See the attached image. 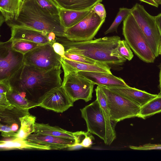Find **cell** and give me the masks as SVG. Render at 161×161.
I'll return each instance as SVG.
<instances>
[{
    "label": "cell",
    "instance_id": "cell-23",
    "mask_svg": "<svg viewBox=\"0 0 161 161\" xmlns=\"http://www.w3.org/2000/svg\"><path fill=\"white\" fill-rule=\"evenodd\" d=\"M34 128V133L75 140L74 132L67 131L58 126L35 123Z\"/></svg>",
    "mask_w": 161,
    "mask_h": 161
},
{
    "label": "cell",
    "instance_id": "cell-35",
    "mask_svg": "<svg viewBox=\"0 0 161 161\" xmlns=\"http://www.w3.org/2000/svg\"><path fill=\"white\" fill-rule=\"evenodd\" d=\"M92 9L102 19H105L106 13L103 4L100 3H98Z\"/></svg>",
    "mask_w": 161,
    "mask_h": 161
},
{
    "label": "cell",
    "instance_id": "cell-17",
    "mask_svg": "<svg viewBox=\"0 0 161 161\" xmlns=\"http://www.w3.org/2000/svg\"><path fill=\"white\" fill-rule=\"evenodd\" d=\"M10 28L11 37L9 39L10 41L25 40L41 45L50 43L47 37L48 32L24 27Z\"/></svg>",
    "mask_w": 161,
    "mask_h": 161
},
{
    "label": "cell",
    "instance_id": "cell-5",
    "mask_svg": "<svg viewBox=\"0 0 161 161\" xmlns=\"http://www.w3.org/2000/svg\"><path fill=\"white\" fill-rule=\"evenodd\" d=\"M131 14L146 38L155 57L159 54L161 34L155 16L149 14L144 6L136 3L131 8Z\"/></svg>",
    "mask_w": 161,
    "mask_h": 161
},
{
    "label": "cell",
    "instance_id": "cell-32",
    "mask_svg": "<svg viewBox=\"0 0 161 161\" xmlns=\"http://www.w3.org/2000/svg\"><path fill=\"white\" fill-rule=\"evenodd\" d=\"M117 49L119 53L126 59L130 61L133 58L132 52L125 40H120L119 41Z\"/></svg>",
    "mask_w": 161,
    "mask_h": 161
},
{
    "label": "cell",
    "instance_id": "cell-46",
    "mask_svg": "<svg viewBox=\"0 0 161 161\" xmlns=\"http://www.w3.org/2000/svg\"></svg>",
    "mask_w": 161,
    "mask_h": 161
},
{
    "label": "cell",
    "instance_id": "cell-14",
    "mask_svg": "<svg viewBox=\"0 0 161 161\" xmlns=\"http://www.w3.org/2000/svg\"><path fill=\"white\" fill-rule=\"evenodd\" d=\"M78 73L90 80L95 85L106 87H128L129 86L120 77L112 74L99 72L80 71Z\"/></svg>",
    "mask_w": 161,
    "mask_h": 161
},
{
    "label": "cell",
    "instance_id": "cell-8",
    "mask_svg": "<svg viewBox=\"0 0 161 161\" xmlns=\"http://www.w3.org/2000/svg\"><path fill=\"white\" fill-rule=\"evenodd\" d=\"M61 57L50 43L42 45L24 54L23 64L39 69L50 70L61 67Z\"/></svg>",
    "mask_w": 161,
    "mask_h": 161
},
{
    "label": "cell",
    "instance_id": "cell-10",
    "mask_svg": "<svg viewBox=\"0 0 161 161\" xmlns=\"http://www.w3.org/2000/svg\"><path fill=\"white\" fill-rule=\"evenodd\" d=\"M9 40L0 43V80H8L23 64L24 54L13 49Z\"/></svg>",
    "mask_w": 161,
    "mask_h": 161
},
{
    "label": "cell",
    "instance_id": "cell-44",
    "mask_svg": "<svg viewBox=\"0 0 161 161\" xmlns=\"http://www.w3.org/2000/svg\"><path fill=\"white\" fill-rule=\"evenodd\" d=\"M159 55H161V43L159 49Z\"/></svg>",
    "mask_w": 161,
    "mask_h": 161
},
{
    "label": "cell",
    "instance_id": "cell-29",
    "mask_svg": "<svg viewBox=\"0 0 161 161\" xmlns=\"http://www.w3.org/2000/svg\"><path fill=\"white\" fill-rule=\"evenodd\" d=\"M131 13V8H120L114 20L109 27L104 32V34L106 35L114 32H117L119 25Z\"/></svg>",
    "mask_w": 161,
    "mask_h": 161
},
{
    "label": "cell",
    "instance_id": "cell-11",
    "mask_svg": "<svg viewBox=\"0 0 161 161\" xmlns=\"http://www.w3.org/2000/svg\"><path fill=\"white\" fill-rule=\"evenodd\" d=\"M29 114V109L20 108L11 105L0 106L1 136L4 137H15L21 126L20 118Z\"/></svg>",
    "mask_w": 161,
    "mask_h": 161
},
{
    "label": "cell",
    "instance_id": "cell-4",
    "mask_svg": "<svg viewBox=\"0 0 161 161\" xmlns=\"http://www.w3.org/2000/svg\"><path fill=\"white\" fill-rule=\"evenodd\" d=\"M123 35L134 53L142 61L153 63L156 57L131 13L123 21Z\"/></svg>",
    "mask_w": 161,
    "mask_h": 161
},
{
    "label": "cell",
    "instance_id": "cell-19",
    "mask_svg": "<svg viewBox=\"0 0 161 161\" xmlns=\"http://www.w3.org/2000/svg\"><path fill=\"white\" fill-rule=\"evenodd\" d=\"M106 87L127 98L141 107L154 98L157 95L152 94L130 86L128 87Z\"/></svg>",
    "mask_w": 161,
    "mask_h": 161
},
{
    "label": "cell",
    "instance_id": "cell-37",
    "mask_svg": "<svg viewBox=\"0 0 161 161\" xmlns=\"http://www.w3.org/2000/svg\"><path fill=\"white\" fill-rule=\"evenodd\" d=\"M7 93H0V106L7 107L11 105L6 96Z\"/></svg>",
    "mask_w": 161,
    "mask_h": 161
},
{
    "label": "cell",
    "instance_id": "cell-9",
    "mask_svg": "<svg viewBox=\"0 0 161 161\" xmlns=\"http://www.w3.org/2000/svg\"><path fill=\"white\" fill-rule=\"evenodd\" d=\"M105 20L92 9L90 13L78 23L66 29L65 37L74 42L92 40Z\"/></svg>",
    "mask_w": 161,
    "mask_h": 161
},
{
    "label": "cell",
    "instance_id": "cell-45",
    "mask_svg": "<svg viewBox=\"0 0 161 161\" xmlns=\"http://www.w3.org/2000/svg\"><path fill=\"white\" fill-rule=\"evenodd\" d=\"M22 2V1L23 0H20Z\"/></svg>",
    "mask_w": 161,
    "mask_h": 161
},
{
    "label": "cell",
    "instance_id": "cell-12",
    "mask_svg": "<svg viewBox=\"0 0 161 161\" xmlns=\"http://www.w3.org/2000/svg\"><path fill=\"white\" fill-rule=\"evenodd\" d=\"M81 117L85 120L87 131L106 142L105 122L98 101L96 99L80 109Z\"/></svg>",
    "mask_w": 161,
    "mask_h": 161
},
{
    "label": "cell",
    "instance_id": "cell-40",
    "mask_svg": "<svg viewBox=\"0 0 161 161\" xmlns=\"http://www.w3.org/2000/svg\"><path fill=\"white\" fill-rule=\"evenodd\" d=\"M139 1L147 3L151 6L158 8V5L155 3L153 0H139Z\"/></svg>",
    "mask_w": 161,
    "mask_h": 161
},
{
    "label": "cell",
    "instance_id": "cell-25",
    "mask_svg": "<svg viewBox=\"0 0 161 161\" xmlns=\"http://www.w3.org/2000/svg\"><path fill=\"white\" fill-rule=\"evenodd\" d=\"M161 113V91L154 98L141 106L138 117L145 119Z\"/></svg>",
    "mask_w": 161,
    "mask_h": 161
},
{
    "label": "cell",
    "instance_id": "cell-31",
    "mask_svg": "<svg viewBox=\"0 0 161 161\" xmlns=\"http://www.w3.org/2000/svg\"><path fill=\"white\" fill-rule=\"evenodd\" d=\"M42 8L52 15H59L60 8L54 0H36Z\"/></svg>",
    "mask_w": 161,
    "mask_h": 161
},
{
    "label": "cell",
    "instance_id": "cell-20",
    "mask_svg": "<svg viewBox=\"0 0 161 161\" xmlns=\"http://www.w3.org/2000/svg\"><path fill=\"white\" fill-rule=\"evenodd\" d=\"M0 150H6L13 149H30L42 150H51L49 146L42 145L29 141L26 139H21L14 138L9 141H1Z\"/></svg>",
    "mask_w": 161,
    "mask_h": 161
},
{
    "label": "cell",
    "instance_id": "cell-34",
    "mask_svg": "<svg viewBox=\"0 0 161 161\" xmlns=\"http://www.w3.org/2000/svg\"><path fill=\"white\" fill-rule=\"evenodd\" d=\"M129 147L132 149L139 150H161V144L148 143L139 146H130Z\"/></svg>",
    "mask_w": 161,
    "mask_h": 161
},
{
    "label": "cell",
    "instance_id": "cell-3",
    "mask_svg": "<svg viewBox=\"0 0 161 161\" xmlns=\"http://www.w3.org/2000/svg\"><path fill=\"white\" fill-rule=\"evenodd\" d=\"M6 22L10 27L28 28L65 37L66 28L62 24L59 15L51 14L36 0H23L18 14L13 19Z\"/></svg>",
    "mask_w": 161,
    "mask_h": 161
},
{
    "label": "cell",
    "instance_id": "cell-15",
    "mask_svg": "<svg viewBox=\"0 0 161 161\" xmlns=\"http://www.w3.org/2000/svg\"><path fill=\"white\" fill-rule=\"evenodd\" d=\"M96 99L100 104L105 119L106 131V142L105 144L110 145L116 138L115 127L117 124L111 119V115L106 96L100 86H97L95 90Z\"/></svg>",
    "mask_w": 161,
    "mask_h": 161
},
{
    "label": "cell",
    "instance_id": "cell-28",
    "mask_svg": "<svg viewBox=\"0 0 161 161\" xmlns=\"http://www.w3.org/2000/svg\"><path fill=\"white\" fill-rule=\"evenodd\" d=\"M11 41H12V48L24 54L42 45L25 40H14Z\"/></svg>",
    "mask_w": 161,
    "mask_h": 161
},
{
    "label": "cell",
    "instance_id": "cell-2",
    "mask_svg": "<svg viewBox=\"0 0 161 161\" xmlns=\"http://www.w3.org/2000/svg\"><path fill=\"white\" fill-rule=\"evenodd\" d=\"M120 40L118 36L79 42L70 41L65 36H56V41L64 47L65 53L83 56L108 65H121L126 61L117 50Z\"/></svg>",
    "mask_w": 161,
    "mask_h": 161
},
{
    "label": "cell",
    "instance_id": "cell-38",
    "mask_svg": "<svg viewBox=\"0 0 161 161\" xmlns=\"http://www.w3.org/2000/svg\"><path fill=\"white\" fill-rule=\"evenodd\" d=\"M47 37L51 44L56 41V36L54 33L53 32H48L47 34Z\"/></svg>",
    "mask_w": 161,
    "mask_h": 161
},
{
    "label": "cell",
    "instance_id": "cell-36",
    "mask_svg": "<svg viewBox=\"0 0 161 161\" xmlns=\"http://www.w3.org/2000/svg\"><path fill=\"white\" fill-rule=\"evenodd\" d=\"M54 51L58 54L63 57L65 53V49L60 43L56 41L51 44Z\"/></svg>",
    "mask_w": 161,
    "mask_h": 161
},
{
    "label": "cell",
    "instance_id": "cell-26",
    "mask_svg": "<svg viewBox=\"0 0 161 161\" xmlns=\"http://www.w3.org/2000/svg\"><path fill=\"white\" fill-rule=\"evenodd\" d=\"M6 96L11 105L20 108L29 109L39 106V104L31 102L23 97L11 87Z\"/></svg>",
    "mask_w": 161,
    "mask_h": 161
},
{
    "label": "cell",
    "instance_id": "cell-7",
    "mask_svg": "<svg viewBox=\"0 0 161 161\" xmlns=\"http://www.w3.org/2000/svg\"><path fill=\"white\" fill-rule=\"evenodd\" d=\"M64 77L61 86L74 103L79 99L87 102L92 100L95 84L77 72L63 68Z\"/></svg>",
    "mask_w": 161,
    "mask_h": 161
},
{
    "label": "cell",
    "instance_id": "cell-33",
    "mask_svg": "<svg viewBox=\"0 0 161 161\" xmlns=\"http://www.w3.org/2000/svg\"><path fill=\"white\" fill-rule=\"evenodd\" d=\"M62 57L78 62L89 64H95L99 63L86 57L73 53H65L64 55Z\"/></svg>",
    "mask_w": 161,
    "mask_h": 161
},
{
    "label": "cell",
    "instance_id": "cell-18",
    "mask_svg": "<svg viewBox=\"0 0 161 161\" xmlns=\"http://www.w3.org/2000/svg\"><path fill=\"white\" fill-rule=\"evenodd\" d=\"M62 68H65L77 72L80 71L103 72L112 74L110 68L106 64L98 63L89 64L78 62L61 57Z\"/></svg>",
    "mask_w": 161,
    "mask_h": 161
},
{
    "label": "cell",
    "instance_id": "cell-22",
    "mask_svg": "<svg viewBox=\"0 0 161 161\" xmlns=\"http://www.w3.org/2000/svg\"><path fill=\"white\" fill-rule=\"evenodd\" d=\"M59 7L63 9L76 11L92 9L103 0H54Z\"/></svg>",
    "mask_w": 161,
    "mask_h": 161
},
{
    "label": "cell",
    "instance_id": "cell-13",
    "mask_svg": "<svg viewBox=\"0 0 161 161\" xmlns=\"http://www.w3.org/2000/svg\"><path fill=\"white\" fill-rule=\"evenodd\" d=\"M74 102L61 86L48 92L42 100L40 107L57 113H63L73 106Z\"/></svg>",
    "mask_w": 161,
    "mask_h": 161
},
{
    "label": "cell",
    "instance_id": "cell-41",
    "mask_svg": "<svg viewBox=\"0 0 161 161\" xmlns=\"http://www.w3.org/2000/svg\"><path fill=\"white\" fill-rule=\"evenodd\" d=\"M159 87L160 90V91H161V66L160 67V72L159 73Z\"/></svg>",
    "mask_w": 161,
    "mask_h": 161
},
{
    "label": "cell",
    "instance_id": "cell-16",
    "mask_svg": "<svg viewBox=\"0 0 161 161\" xmlns=\"http://www.w3.org/2000/svg\"><path fill=\"white\" fill-rule=\"evenodd\" d=\"M34 143L50 147L52 149L61 150L76 144L75 140L33 133L26 138Z\"/></svg>",
    "mask_w": 161,
    "mask_h": 161
},
{
    "label": "cell",
    "instance_id": "cell-43",
    "mask_svg": "<svg viewBox=\"0 0 161 161\" xmlns=\"http://www.w3.org/2000/svg\"><path fill=\"white\" fill-rule=\"evenodd\" d=\"M158 5H161V0H153Z\"/></svg>",
    "mask_w": 161,
    "mask_h": 161
},
{
    "label": "cell",
    "instance_id": "cell-6",
    "mask_svg": "<svg viewBox=\"0 0 161 161\" xmlns=\"http://www.w3.org/2000/svg\"><path fill=\"white\" fill-rule=\"evenodd\" d=\"M100 86L106 96L112 121L117 123L126 119L138 117L140 105L106 87Z\"/></svg>",
    "mask_w": 161,
    "mask_h": 161
},
{
    "label": "cell",
    "instance_id": "cell-27",
    "mask_svg": "<svg viewBox=\"0 0 161 161\" xmlns=\"http://www.w3.org/2000/svg\"><path fill=\"white\" fill-rule=\"evenodd\" d=\"M36 117L30 114L21 117L20 119L21 126L16 136L14 138L26 139L30 134L34 132Z\"/></svg>",
    "mask_w": 161,
    "mask_h": 161
},
{
    "label": "cell",
    "instance_id": "cell-21",
    "mask_svg": "<svg viewBox=\"0 0 161 161\" xmlns=\"http://www.w3.org/2000/svg\"><path fill=\"white\" fill-rule=\"evenodd\" d=\"M92 9L76 11L60 8L59 15L61 23L66 29L72 27L86 17Z\"/></svg>",
    "mask_w": 161,
    "mask_h": 161
},
{
    "label": "cell",
    "instance_id": "cell-1",
    "mask_svg": "<svg viewBox=\"0 0 161 161\" xmlns=\"http://www.w3.org/2000/svg\"><path fill=\"white\" fill-rule=\"evenodd\" d=\"M61 67L45 70L23 64L8 81L21 96L40 104L48 92L61 86Z\"/></svg>",
    "mask_w": 161,
    "mask_h": 161
},
{
    "label": "cell",
    "instance_id": "cell-30",
    "mask_svg": "<svg viewBox=\"0 0 161 161\" xmlns=\"http://www.w3.org/2000/svg\"><path fill=\"white\" fill-rule=\"evenodd\" d=\"M88 131H77L74 132L76 144H78L84 147H91L93 144L94 137Z\"/></svg>",
    "mask_w": 161,
    "mask_h": 161
},
{
    "label": "cell",
    "instance_id": "cell-42",
    "mask_svg": "<svg viewBox=\"0 0 161 161\" xmlns=\"http://www.w3.org/2000/svg\"><path fill=\"white\" fill-rule=\"evenodd\" d=\"M5 21V20L4 17L2 14L1 13L0 14V26H1L2 24Z\"/></svg>",
    "mask_w": 161,
    "mask_h": 161
},
{
    "label": "cell",
    "instance_id": "cell-24",
    "mask_svg": "<svg viewBox=\"0 0 161 161\" xmlns=\"http://www.w3.org/2000/svg\"><path fill=\"white\" fill-rule=\"evenodd\" d=\"M20 0H0V11L5 22L13 19L20 8Z\"/></svg>",
    "mask_w": 161,
    "mask_h": 161
},
{
    "label": "cell",
    "instance_id": "cell-39",
    "mask_svg": "<svg viewBox=\"0 0 161 161\" xmlns=\"http://www.w3.org/2000/svg\"><path fill=\"white\" fill-rule=\"evenodd\" d=\"M155 17L156 23L161 34V13Z\"/></svg>",
    "mask_w": 161,
    "mask_h": 161
}]
</instances>
